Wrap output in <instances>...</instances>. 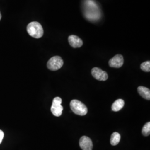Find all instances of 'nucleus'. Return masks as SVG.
<instances>
[{"label":"nucleus","mask_w":150,"mask_h":150,"mask_svg":"<svg viewBox=\"0 0 150 150\" xmlns=\"http://www.w3.org/2000/svg\"><path fill=\"white\" fill-rule=\"evenodd\" d=\"M141 70L145 72H150V61H147L142 63L141 64Z\"/></svg>","instance_id":"nucleus-13"},{"label":"nucleus","mask_w":150,"mask_h":150,"mask_svg":"<svg viewBox=\"0 0 150 150\" xmlns=\"http://www.w3.org/2000/svg\"><path fill=\"white\" fill-rule=\"evenodd\" d=\"M62 101V99L59 97H56L53 100L51 111L54 116L59 117L62 113L64 107L61 105Z\"/></svg>","instance_id":"nucleus-4"},{"label":"nucleus","mask_w":150,"mask_h":150,"mask_svg":"<svg viewBox=\"0 0 150 150\" xmlns=\"http://www.w3.org/2000/svg\"><path fill=\"white\" fill-rule=\"evenodd\" d=\"M125 105V101L122 99H118L115 101L112 105V110L114 112H117L121 110Z\"/></svg>","instance_id":"nucleus-10"},{"label":"nucleus","mask_w":150,"mask_h":150,"mask_svg":"<svg viewBox=\"0 0 150 150\" xmlns=\"http://www.w3.org/2000/svg\"><path fill=\"white\" fill-rule=\"evenodd\" d=\"M124 59L123 56L121 54H116L110 59L108 62L109 66L111 67L114 68H120L121 67L123 64Z\"/></svg>","instance_id":"nucleus-6"},{"label":"nucleus","mask_w":150,"mask_h":150,"mask_svg":"<svg viewBox=\"0 0 150 150\" xmlns=\"http://www.w3.org/2000/svg\"><path fill=\"white\" fill-rule=\"evenodd\" d=\"M64 65L62 59L58 56H54L48 60L47 66L51 71H57L60 69Z\"/></svg>","instance_id":"nucleus-3"},{"label":"nucleus","mask_w":150,"mask_h":150,"mask_svg":"<svg viewBox=\"0 0 150 150\" xmlns=\"http://www.w3.org/2000/svg\"><path fill=\"white\" fill-rule=\"evenodd\" d=\"M121 139V136L118 132H115L111 134V139H110V143L112 146H116L118 145Z\"/></svg>","instance_id":"nucleus-11"},{"label":"nucleus","mask_w":150,"mask_h":150,"mask_svg":"<svg viewBox=\"0 0 150 150\" xmlns=\"http://www.w3.org/2000/svg\"><path fill=\"white\" fill-rule=\"evenodd\" d=\"M137 91L139 95L144 98L147 100H150V90L147 87L144 86H139L137 88Z\"/></svg>","instance_id":"nucleus-9"},{"label":"nucleus","mask_w":150,"mask_h":150,"mask_svg":"<svg viewBox=\"0 0 150 150\" xmlns=\"http://www.w3.org/2000/svg\"><path fill=\"white\" fill-rule=\"evenodd\" d=\"M68 40L71 46L74 48H79L83 45L82 40L76 35H70L68 38Z\"/></svg>","instance_id":"nucleus-8"},{"label":"nucleus","mask_w":150,"mask_h":150,"mask_svg":"<svg viewBox=\"0 0 150 150\" xmlns=\"http://www.w3.org/2000/svg\"><path fill=\"white\" fill-rule=\"evenodd\" d=\"M142 134L145 136H148L150 134V122H148L146 123L142 128Z\"/></svg>","instance_id":"nucleus-12"},{"label":"nucleus","mask_w":150,"mask_h":150,"mask_svg":"<svg viewBox=\"0 0 150 150\" xmlns=\"http://www.w3.org/2000/svg\"><path fill=\"white\" fill-rule=\"evenodd\" d=\"M70 107L72 112L80 116H85L87 113V108L82 102L73 100L70 102Z\"/></svg>","instance_id":"nucleus-2"},{"label":"nucleus","mask_w":150,"mask_h":150,"mask_svg":"<svg viewBox=\"0 0 150 150\" xmlns=\"http://www.w3.org/2000/svg\"><path fill=\"white\" fill-rule=\"evenodd\" d=\"M1 14L0 13V20H1Z\"/></svg>","instance_id":"nucleus-15"},{"label":"nucleus","mask_w":150,"mask_h":150,"mask_svg":"<svg viewBox=\"0 0 150 150\" xmlns=\"http://www.w3.org/2000/svg\"><path fill=\"white\" fill-rule=\"evenodd\" d=\"M80 146L82 150H92L93 149V143L90 138L83 136L80 139Z\"/></svg>","instance_id":"nucleus-7"},{"label":"nucleus","mask_w":150,"mask_h":150,"mask_svg":"<svg viewBox=\"0 0 150 150\" xmlns=\"http://www.w3.org/2000/svg\"><path fill=\"white\" fill-rule=\"evenodd\" d=\"M4 132L0 129V144H1L3 139H4Z\"/></svg>","instance_id":"nucleus-14"},{"label":"nucleus","mask_w":150,"mask_h":150,"mask_svg":"<svg viewBox=\"0 0 150 150\" xmlns=\"http://www.w3.org/2000/svg\"><path fill=\"white\" fill-rule=\"evenodd\" d=\"M92 76L97 80L105 81L108 79V74L106 71H104L98 67H94L91 70Z\"/></svg>","instance_id":"nucleus-5"},{"label":"nucleus","mask_w":150,"mask_h":150,"mask_svg":"<svg viewBox=\"0 0 150 150\" xmlns=\"http://www.w3.org/2000/svg\"><path fill=\"white\" fill-rule=\"evenodd\" d=\"M27 31L29 35L35 38H42L43 35V28L38 22H31L27 26Z\"/></svg>","instance_id":"nucleus-1"}]
</instances>
